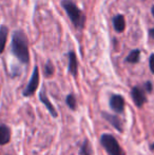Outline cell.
Wrapping results in <instances>:
<instances>
[{
    "label": "cell",
    "mask_w": 154,
    "mask_h": 155,
    "mask_svg": "<svg viewBox=\"0 0 154 155\" xmlns=\"http://www.w3.org/2000/svg\"><path fill=\"white\" fill-rule=\"evenodd\" d=\"M80 155H92V148H91V143L88 139L84 141V143L80 147Z\"/></svg>",
    "instance_id": "cell-14"
},
{
    "label": "cell",
    "mask_w": 154,
    "mask_h": 155,
    "mask_svg": "<svg viewBox=\"0 0 154 155\" xmlns=\"http://www.w3.org/2000/svg\"><path fill=\"white\" fill-rule=\"evenodd\" d=\"M131 96H132V99H133L134 104H135L136 107H138V108H142L145 102L147 101L145 92L140 88H138V87H134V88L132 89Z\"/></svg>",
    "instance_id": "cell-5"
},
{
    "label": "cell",
    "mask_w": 154,
    "mask_h": 155,
    "mask_svg": "<svg viewBox=\"0 0 154 155\" xmlns=\"http://www.w3.org/2000/svg\"><path fill=\"white\" fill-rule=\"evenodd\" d=\"M151 149L154 150V145H151Z\"/></svg>",
    "instance_id": "cell-21"
},
{
    "label": "cell",
    "mask_w": 154,
    "mask_h": 155,
    "mask_svg": "<svg viewBox=\"0 0 154 155\" xmlns=\"http://www.w3.org/2000/svg\"><path fill=\"white\" fill-rule=\"evenodd\" d=\"M149 34H150V36L154 38V29H151L150 31H149Z\"/></svg>",
    "instance_id": "cell-19"
},
{
    "label": "cell",
    "mask_w": 154,
    "mask_h": 155,
    "mask_svg": "<svg viewBox=\"0 0 154 155\" xmlns=\"http://www.w3.org/2000/svg\"><path fill=\"white\" fill-rule=\"evenodd\" d=\"M38 86H39V70L38 67H35L34 68L33 74L31 76V79H30L29 84H28V86L25 87V91H23V96H25V97L32 96L36 92Z\"/></svg>",
    "instance_id": "cell-4"
},
{
    "label": "cell",
    "mask_w": 154,
    "mask_h": 155,
    "mask_svg": "<svg viewBox=\"0 0 154 155\" xmlns=\"http://www.w3.org/2000/svg\"><path fill=\"white\" fill-rule=\"evenodd\" d=\"M39 99H40V101L42 102L45 107H47L48 111L51 113L52 116L57 117V112H56V110L53 107V104H51V101L49 100V98H48V96H47V94H45L44 91H41V92L39 93Z\"/></svg>",
    "instance_id": "cell-8"
},
{
    "label": "cell",
    "mask_w": 154,
    "mask_h": 155,
    "mask_svg": "<svg viewBox=\"0 0 154 155\" xmlns=\"http://www.w3.org/2000/svg\"><path fill=\"white\" fill-rule=\"evenodd\" d=\"M54 74V67L50 61H48L44 65V75L47 77H51Z\"/></svg>",
    "instance_id": "cell-16"
},
{
    "label": "cell",
    "mask_w": 154,
    "mask_h": 155,
    "mask_svg": "<svg viewBox=\"0 0 154 155\" xmlns=\"http://www.w3.org/2000/svg\"><path fill=\"white\" fill-rule=\"evenodd\" d=\"M100 143L109 155H125L118 141L113 135L103 134L100 138Z\"/></svg>",
    "instance_id": "cell-3"
},
{
    "label": "cell",
    "mask_w": 154,
    "mask_h": 155,
    "mask_svg": "<svg viewBox=\"0 0 154 155\" xmlns=\"http://www.w3.org/2000/svg\"><path fill=\"white\" fill-rule=\"evenodd\" d=\"M61 5L66 10L67 14L74 25V27L76 29H82L84 25V16L82 15L81 11L77 8L76 4L71 0H62Z\"/></svg>",
    "instance_id": "cell-2"
},
{
    "label": "cell",
    "mask_w": 154,
    "mask_h": 155,
    "mask_svg": "<svg viewBox=\"0 0 154 155\" xmlns=\"http://www.w3.org/2000/svg\"><path fill=\"white\" fill-rule=\"evenodd\" d=\"M149 65H150L151 72L154 74V54L150 56V60H149Z\"/></svg>",
    "instance_id": "cell-17"
},
{
    "label": "cell",
    "mask_w": 154,
    "mask_h": 155,
    "mask_svg": "<svg viewBox=\"0 0 154 155\" xmlns=\"http://www.w3.org/2000/svg\"><path fill=\"white\" fill-rule=\"evenodd\" d=\"M28 38L22 31H16L13 34L12 38V52L14 56L21 63H29L30 61V53H29V45H28Z\"/></svg>",
    "instance_id": "cell-1"
},
{
    "label": "cell",
    "mask_w": 154,
    "mask_h": 155,
    "mask_svg": "<svg viewBox=\"0 0 154 155\" xmlns=\"http://www.w3.org/2000/svg\"><path fill=\"white\" fill-rule=\"evenodd\" d=\"M151 12H152V15L154 16V6H152V10H151Z\"/></svg>",
    "instance_id": "cell-20"
},
{
    "label": "cell",
    "mask_w": 154,
    "mask_h": 155,
    "mask_svg": "<svg viewBox=\"0 0 154 155\" xmlns=\"http://www.w3.org/2000/svg\"><path fill=\"white\" fill-rule=\"evenodd\" d=\"M110 107L115 113H121L125 109V99L121 95H112L110 98Z\"/></svg>",
    "instance_id": "cell-6"
},
{
    "label": "cell",
    "mask_w": 154,
    "mask_h": 155,
    "mask_svg": "<svg viewBox=\"0 0 154 155\" xmlns=\"http://www.w3.org/2000/svg\"><path fill=\"white\" fill-rule=\"evenodd\" d=\"M113 27L116 32L121 33L126 28V20L123 15H117L113 18Z\"/></svg>",
    "instance_id": "cell-12"
},
{
    "label": "cell",
    "mask_w": 154,
    "mask_h": 155,
    "mask_svg": "<svg viewBox=\"0 0 154 155\" xmlns=\"http://www.w3.org/2000/svg\"><path fill=\"white\" fill-rule=\"evenodd\" d=\"M67 104H68V107L71 109V110H75L76 109V106H77V102H76V98H75V96L73 95V94H70V95L67 96Z\"/></svg>",
    "instance_id": "cell-15"
},
{
    "label": "cell",
    "mask_w": 154,
    "mask_h": 155,
    "mask_svg": "<svg viewBox=\"0 0 154 155\" xmlns=\"http://www.w3.org/2000/svg\"><path fill=\"white\" fill-rule=\"evenodd\" d=\"M103 117L105 119H107L110 124L113 126V128H115L118 132H123V126H121V120L119 119V117L117 115H111L109 113H103Z\"/></svg>",
    "instance_id": "cell-7"
},
{
    "label": "cell",
    "mask_w": 154,
    "mask_h": 155,
    "mask_svg": "<svg viewBox=\"0 0 154 155\" xmlns=\"http://www.w3.org/2000/svg\"><path fill=\"white\" fill-rule=\"evenodd\" d=\"M8 27L1 25V27H0V54L3 53L4 49H5L6 40H8Z\"/></svg>",
    "instance_id": "cell-11"
},
{
    "label": "cell",
    "mask_w": 154,
    "mask_h": 155,
    "mask_svg": "<svg viewBox=\"0 0 154 155\" xmlns=\"http://www.w3.org/2000/svg\"><path fill=\"white\" fill-rule=\"evenodd\" d=\"M11 140V129L8 126H0V146L8 143Z\"/></svg>",
    "instance_id": "cell-9"
},
{
    "label": "cell",
    "mask_w": 154,
    "mask_h": 155,
    "mask_svg": "<svg viewBox=\"0 0 154 155\" xmlns=\"http://www.w3.org/2000/svg\"><path fill=\"white\" fill-rule=\"evenodd\" d=\"M139 56H140V51L139 50H133L130 52V54L126 58V61L130 63H136L139 61Z\"/></svg>",
    "instance_id": "cell-13"
},
{
    "label": "cell",
    "mask_w": 154,
    "mask_h": 155,
    "mask_svg": "<svg viewBox=\"0 0 154 155\" xmlns=\"http://www.w3.org/2000/svg\"><path fill=\"white\" fill-rule=\"evenodd\" d=\"M77 68H78V63H77L76 55H75L74 52L71 51L70 53H69V72H70L73 76H76Z\"/></svg>",
    "instance_id": "cell-10"
},
{
    "label": "cell",
    "mask_w": 154,
    "mask_h": 155,
    "mask_svg": "<svg viewBox=\"0 0 154 155\" xmlns=\"http://www.w3.org/2000/svg\"><path fill=\"white\" fill-rule=\"evenodd\" d=\"M152 84H151L150 81H147L146 84H145V89H146V91L148 93H150V92H152Z\"/></svg>",
    "instance_id": "cell-18"
}]
</instances>
